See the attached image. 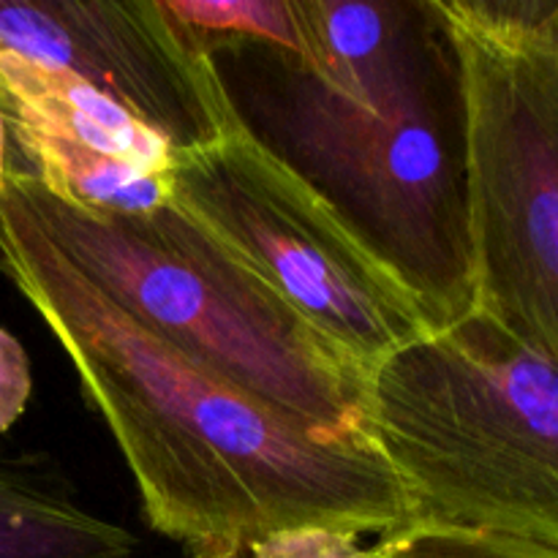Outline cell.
Here are the masks:
<instances>
[{
  "label": "cell",
  "mask_w": 558,
  "mask_h": 558,
  "mask_svg": "<svg viewBox=\"0 0 558 558\" xmlns=\"http://www.w3.org/2000/svg\"><path fill=\"white\" fill-rule=\"evenodd\" d=\"M205 38L238 60L223 80L245 129L308 180L407 287L434 330L474 311L466 123L458 52L434 0L379 58L305 65L245 38Z\"/></svg>",
  "instance_id": "obj_2"
},
{
  "label": "cell",
  "mask_w": 558,
  "mask_h": 558,
  "mask_svg": "<svg viewBox=\"0 0 558 558\" xmlns=\"http://www.w3.org/2000/svg\"><path fill=\"white\" fill-rule=\"evenodd\" d=\"M3 189L131 319L330 441H365L368 376L178 207L98 213L11 167Z\"/></svg>",
  "instance_id": "obj_4"
},
{
  "label": "cell",
  "mask_w": 558,
  "mask_h": 558,
  "mask_svg": "<svg viewBox=\"0 0 558 558\" xmlns=\"http://www.w3.org/2000/svg\"><path fill=\"white\" fill-rule=\"evenodd\" d=\"M0 109L5 129L74 142L142 172H172L174 147L158 131L58 65L0 52Z\"/></svg>",
  "instance_id": "obj_8"
},
{
  "label": "cell",
  "mask_w": 558,
  "mask_h": 558,
  "mask_svg": "<svg viewBox=\"0 0 558 558\" xmlns=\"http://www.w3.org/2000/svg\"><path fill=\"white\" fill-rule=\"evenodd\" d=\"M169 14L207 38H245L308 60L305 0H163Z\"/></svg>",
  "instance_id": "obj_11"
},
{
  "label": "cell",
  "mask_w": 558,
  "mask_h": 558,
  "mask_svg": "<svg viewBox=\"0 0 558 558\" xmlns=\"http://www.w3.org/2000/svg\"><path fill=\"white\" fill-rule=\"evenodd\" d=\"M134 556V534L87 510L58 463L0 458V558Z\"/></svg>",
  "instance_id": "obj_9"
},
{
  "label": "cell",
  "mask_w": 558,
  "mask_h": 558,
  "mask_svg": "<svg viewBox=\"0 0 558 558\" xmlns=\"http://www.w3.org/2000/svg\"><path fill=\"white\" fill-rule=\"evenodd\" d=\"M376 558H558V550L469 529L409 526L381 537Z\"/></svg>",
  "instance_id": "obj_12"
},
{
  "label": "cell",
  "mask_w": 558,
  "mask_h": 558,
  "mask_svg": "<svg viewBox=\"0 0 558 558\" xmlns=\"http://www.w3.org/2000/svg\"><path fill=\"white\" fill-rule=\"evenodd\" d=\"M251 558H376L374 548H363L352 532L327 526H294L272 532L251 545Z\"/></svg>",
  "instance_id": "obj_13"
},
{
  "label": "cell",
  "mask_w": 558,
  "mask_h": 558,
  "mask_svg": "<svg viewBox=\"0 0 558 558\" xmlns=\"http://www.w3.org/2000/svg\"><path fill=\"white\" fill-rule=\"evenodd\" d=\"M434 5L461 69L474 308L558 365V54Z\"/></svg>",
  "instance_id": "obj_6"
},
{
  "label": "cell",
  "mask_w": 558,
  "mask_h": 558,
  "mask_svg": "<svg viewBox=\"0 0 558 558\" xmlns=\"http://www.w3.org/2000/svg\"><path fill=\"white\" fill-rule=\"evenodd\" d=\"M5 140H9V129H5L3 109H0V189H3L5 178H9V150H5Z\"/></svg>",
  "instance_id": "obj_15"
},
{
  "label": "cell",
  "mask_w": 558,
  "mask_h": 558,
  "mask_svg": "<svg viewBox=\"0 0 558 558\" xmlns=\"http://www.w3.org/2000/svg\"><path fill=\"white\" fill-rule=\"evenodd\" d=\"M14 145L44 189L58 199L98 213H150L169 205V174H150L74 142L9 129Z\"/></svg>",
  "instance_id": "obj_10"
},
{
  "label": "cell",
  "mask_w": 558,
  "mask_h": 558,
  "mask_svg": "<svg viewBox=\"0 0 558 558\" xmlns=\"http://www.w3.org/2000/svg\"><path fill=\"white\" fill-rule=\"evenodd\" d=\"M172 202L365 376L434 332L385 262L243 120L174 150Z\"/></svg>",
  "instance_id": "obj_5"
},
{
  "label": "cell",
  "mask_w": 558,
  "mask_h": 558,
  "mask_svg": "<svg viewBox=\"0 0 558 558\" xmlns=\"http://www.w3.org/2000/svg\"><path fill=\"white\" fill-rule=\"evenodd\" d=\"M363 430L409 526L558 550V365L474 308L376 365Z\"/></svg>",
  "instance_id": "obj_3"
},
{
  "label": "cell",
  "mask_w": 558,
  "mask_h": 558,
  "mask_svg": "<svg viewBox=\"0 0 558 558\" xmlns=\"http://www.w3.org/2000/svg\"><path fill=\"white\" fill-rule=\"evenodd\" d=\"M0 52L71 71L174 150L240 118L205 38L163 0H0Z\"/></svg>",
  "instance_id": "obj_7"
},
{
  "label": "cell",
  "mask_w": 558,
  "mask_h": 558,
  "mask_svg": "<svg viewBox=\"0 0 558 558\" xmlns=\"http://www.w3.org/2000/svg\"><path fill=\"white\" fill-rule=\"evenodd\" d=\"M33 396V371L25 347L0 327V434L25 414Z\"/></svg>",
  "instance_id": "obj_14"
},
{
  "label": "cell",
  "mask_w": 558,
  "mask_h": 558,
  "mask_svg": "<svg viewBox=\"0 0 558 558\" xmlns=\"http://www.w3.org/2000/svg\"><path fill=\"white\" fill-rule=\"evenodd\" d=\"M0 272L33 305L112 434L153 532L185 558H240L294 526L409 529L368 441H330L131 319L0 189Z\"/></svg>",
  "instance_id": "obj_1"
}]
</instances>
